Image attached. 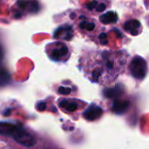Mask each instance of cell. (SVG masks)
Masks as SVG:
<instances>
[{"label":"cell","instance_id":"cell-17","mask_svg":"<svg viewBox=\"0 0 149 149\" xmlns=\"http://www.w3.org/2000/svg\"><path fill=\"white\" fill-rule=\"evenodd\" d=\"M106 9V4H98L96 6V11L100 12V11H103L104 10Z\"/></svg>","mask_w":149,"mask_h":149},{"label":"cell","instance_id":"cell-14","mask_svg":"<svg viewBox=\"0 0 149 149\" xmlns=\"http://www.w3.org/2000/svg\"><path fill=\"white\" fill-rule=\"evenodd\" d=\"M58 92L60 94H63V95H68L71 93V89L70 88H65V87H59Z\"/></svg>","mask_w":149,"mask_h":149},{"label":"cell","instance_id":"cell-8","mask_svg":"<svg viewBox=\"0 0 149 149\" xmlns=\"http://www.w3.org/2000/svg\"><path fill=\"white\" fill-rule=\"evenodd\" d=\"M100 20L103 24H112L115 23L118 20V16L113 11H108L104 15H101L100 17Z\"/></svg>","mask_w":149,"mask_h":149},{"label":"cell","instance_id":"cell-10","mask_svg":"<svg viewBox=\"0 0 149 149\" xmlns=\"http://www.w3.org/2000/svg\"><path fill=\"white\" fill-rule=\"evenodd\" d=\"M59 106L62 107V108L64 107L66 111L71 112L76 111L77 108H78L77 104H75V103H70V102H68L67 100H63V101H61V102L59 103Z\"/></svg>","mask_w":149,"mask_h":149},{"label":"cell","instance_id":"cell-9","mask_svg":"<svg viewBox=\"0 0 149 149\" xmlns=\"http://www.w3.org/2000/svg\"><path fill=\"white\" fill-rule=\"evenodd\" d=\"M121 93H122V88L120 85H118L112 89H108L104 91L105 97H108V98H115V97H119L120 95H121Z\"/></svg>","mask_w":149,"mask_h":149},{"label":"cell","instance_id":"cell-20","mask_svg":"<svg viewBox=\"0 0 149 149\" xmlns=\"http://www.w3.org/2000/svg\"><path fill=\"white\" fill-rule=\"evenodd\" d=\"M2 56H3V54H2V51H1V48H0V61L2 60Z\"/></svg>","mask_w":149,"mask_h":149},{"label":"cell","instance_id":"cell-15","mask_svg":"<svg viewBox=\"0 0 149 149\" xmlns=\"http://www.w3.org/2000/svg\"><path fill=\"white\" fill-rule=\"evenodd\" d=\"M17 5H18L21 9L24 10V9H26V7H27V2L24 1V0H18V1H17Z\"/></svg>","mask_w":149,"mask_h":149},{"label":"cell","instance_id":"cell-13","mask_svg":"<svg viewBox=\"0 0 149 149\" xmlns=\"http://www.w3.org/2000/svg\"><path fill=\"white\" fill-rule=\"evenodd\" d=\"M99 38H100V43L102 45H106L107 43V33H105V32L100 33V36H99Z\"/></svg>","mask_w":149,"mask_h":149},{"label":"cell","instance_id":"cell-18","mask_svg":"<svg viewBox=\"0 0 149 149\" xmlns=\"http://www.w3.org/2000/svg\"><path fill=\"white\" fill-rule=\"evenodd\" d=\"M45 106H46L45 103H44V102H40V103L38 105L37 108H38V111L42 112V111H44V110L45 109Z\"/></svg>","mask_w":149,"mask_h":149},{"label":"cell","instance_id":"cell-21","mask_svg":"<svg viewBox=\"0 0 149 149\" xmlns=\"http://www.w3.org/2000/svg\"><path fill=\"white\" fill-rule=\"evenodd\" d=\"M74 15H75L74 13H72V14H71V18H75V16H74Z\"/></svg>","mask_w":149,"mask_h":149},{"label":"cell","instance_id":"cell-16","mask_svg":"<svg viewBox=\"0 0 149 149\" xmlns=\"http://www.w3.org/2000/svg\"><path fill=\"white\" fill-rule=\"evenodd\" d=\"M97 5H98V2L94 0V1H92V2H90L89 4H87V8H88L89 10H93V9L96 8Z\"/></svg>","mask_w":149,"mask_h":149},{"label":"cell","instance_id":"cell-1","mask_svg":"<svg viewBox=\"0 0 149 149\" xmlns=\"http://www.w3.org/2000/svg\"><path fill=\"white\" fill-rule=\"evenodd\" d=\"M129 69L135 79L142 80L148 73V63L142 57L135 56L129 64Z\"/></svg>","mask_w":149,"mask_h":149},{"label":"cell","instance_id":"cell-5","mask_svg":"<svg viewBox=\"0 0 149 149\" xmlns=\"http://www.w3.org/2000/svg\"><path fill=\"white\" fill-rule=\"evenodd\" d=\"M58 47H56V48L51 54V57L53 60H57V61H58L61 57L65 56L68 54V52H69L68 51V47L65 44L58 43Z\"/></svg>","mask_w":149,"mask_h":149},{"label":"cell","instance_id":"cell-12","mask_svg":"<svg viewBox=\"0 0 149 149\" xmlns=\"http://www.w3.org/2000/svg\"><path fill=\"white\" fill-rule=\"evenodd\" d=\"M79 26L81 29H86L87 31H93L95 28V24L94 23H92V22L83 21V22H80V24H79Z\"/></svg>","mask_w":149,"mask_h":149},{"label":"cell","instance_id":"cell-7","mask_svg":"<svg viewBox=\"0 0 149 149\" xmlns=\"http://www.w3.org/2000/svg\"><path fill=\"white\" fill-rule=\"evenodd\" d=\"M17 126H16V125L2 122V123H0V134L11 136L13 134V133L15 132V130L17 129Z\"/></svg>","mask_w":149,"mask_h":149},{"label":"cell","instance_id":"cell-2","mask_svg":"<svg viewBox=\"0 0 149 149\" xmlns=\"http://www.w3.org/2000/svg\"><path fill=\"white\" fill-rule=\"evenodd\" d=\"M11 137L19 144L24 147H32L35 145L36 141L34 137L28 132H26L23 127L17 126V129L11 135Z\"/></svg>","mask_w":149,"mask_h":149},{"label":"cell","instance_id":"cell-11","mask_svg":"<svg viewBox=\"0 0 149 149\" xmlns=\"http://www.w3.org/2000/svg\"><path fill=\"white\" fill-rule=\"evenodd\" d=\"M28 11L31 12H37L39 10V5L37 1H31L27 2V7Z\"/></svg>","mask_w":149,"mask_h":149},{"label":"cell","instance_id":"cell-3","mask_svg":"<svg viewBox=\"0 0 149 149\" xmlns=\"http://www.w3.org/2000/svg\"><path fill=\"white\" fill-rule=\"evenodd\" d=\"M102 113H103V111H102V109L100 107L93 105L85 111L83 116H84V118L86 119L93 121V120H95V119H99L102 115Z\"/></svg>","mask_w":149,"mask_h":149},{"label":"cell","instance_id":"cell-6","mask_svg":"<svg viewBox=\"0 0 149 149\" xmlns=\"http://www.w3.org/2000/svg\"><path fill=\"white\" fill-rule=\"evenodd\" d=\"M141 23L139 20H130L127 21V23L124 24V29L125 31L130 32L132 35H137L139 34L140 32H138L137 30L141 28Z\"/></svg>","mask_w":149,"mask_h":149},{"label":"cell","instance_id":"cell-19","mask_svg":"<svg viewBox=\"0 0 149 149\" xmlns=\"http://www.w3.org/2000/svg\"><path fill=\"white\" fill-rule=\"evenodd\" d=\"M21 16H22V14H21V13H18V12H17V13H16V15H15L14 17H15L16 18H20Z\"/></svg>","mask_w":149,"mask_h":149},{"label":"cell","instance_id":"cell-4","mask_svg":"<svg viewBox=\"0 0 149 149\" xmlns=\"http://www.w3.org/2000/svg\"><path fill=\"white\" fill-rule=\"evenodd\" d=\"M129 101L127 100H120V99H116L113 105V111L116 113V114H122L124 112H126L129 107Z\"/></svg>","mask_w":149,"mask_h":149}]
</instances>
